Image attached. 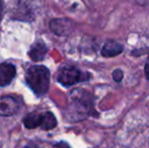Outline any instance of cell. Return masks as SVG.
<instances>
[{
  "instance_id": "9",
  "label": "cell",
  "mask_w": 149,
  "mask_h": 148,
  "mask_svg": "<svg viewBox=\"0 0 149 148\" xmlns=\"http://www.w3.org/2000/svg\"><path fill=\"white\" fill-rule=\"evenodd\" d=\"M57 126V120L55 116L51 112H46L42 114V123H41V129L43 130H51Z\"/></svg>"
},
{
  "instance_id": "10",
  "label": "cell",
  "mask_w": 149,
  "mask_h": 148,
  "mask_svg": "<svg viewBox=\"0 0 149 148\" xmlns=\"http://www.w3.org/2000/svg\"><path fill=\"white\" fill-rule=\"evenodd\" d=\"M42 114L40 113H31L24 119V124L28 129H35L41 126Z\"/></svg>"
},
{
  "instance_id": "13",
  "label": "cell",
  "mask_w": 149,
  "mask_h": 148,
  "mask_svg": "<svg viewBox=\"0 0 149 148\" xmlns=\"http://www.w3.org/2000/svg\"><path fill=\"white\" fill-rule=\"evenodd\" d=\"M144 73H145V77L147 80H149V62L146 63L145 67H144Z\"/></svg>"
},
{
  "instance_id": "1",
  "label": "cell",
  "mask_w": 149,
  "mask_h": 148,
  "mask_svg": "<svg viewBox=\"0 0 149 148\" xmlns=\"http://www.w3.org/2000/svg\"><path fill=\"white\" fill-rule=\"evenodd\" d=\"M26 80L37 95H44L49 89L50 71L45 66H31L26 74Z\"/></svg>"
},
{
  "instance_id": "4",
  "label": "cell",
  "mask_w": 149,
  "mask_h": 148,
  "mask_svg": "<svg viewBox=\"0 0 149 148\" xmlns=\"http://www.w3.org/2000/svg\"><path fill=\"white\" fill-rule=\"evenodd\" d=\"M72 99L77 106V109L79 111H83L87 114H91L92 112V101L90 99V94L88 92L82 91L81 89H76V91H73Z\"/></svg>"
},
{
  "instance_id": "15",
  "label": "cell",
  "mask_w": 149,
  "mask_h": 148,
  "mask_svg": "<svg viewBox=\"0 0 149 148\" xmlns=\"http://www.w3.org/2000/svg\"><path fill=\"white\" fill-rule=\"evenodd\" d=\"M2 14H3V4H2V1L0 0V22H1Z\"/></svg>"
},
{
  "instance_id": "8",
  "label": "cell",
  "mask_w": 149,
  "mask_h": 148,
  "mask_svg": "<svg viewBox=\"0 0 149 148\" xmlns=\"http://www.w3.org/2000/svg\"><path fill=\"white\" fill-rule=\"evenodd\" d=\"M47 47L43 43H37L31 49L30 56L33 61H42L47 54Z\"/></svg>"
},
{
  "instance_id": "12",
  "label": "cell",
  "mask_w": 149,
  "mask_h": 148,
  "mask_svg": "<svg viewBox=\"0 0 149 148\" xmlns=\"http://www.w3.org/2000/svg\"><path fill=\"white\" fill-rule=\"evenodd\" d=\"M54 148H70V146L66 142H59L57 144H55Z\"/></svg>"
},
{
  "instance_id": "11",
  "label": "cell",
  "mask_w": 149,
  "mask_h": 148,
  "mask_svg": "<svg viewBox=\"0 0 149 148\" xmlns=\"http://www.w3.org/2000/svg\"><path fill=\"white\" fill-rule=\"evenodd\" d=\"M124 78V72L122 71V69H116L113 71V79L116 82H121Z\"/></svg>"
},
{
  "instance_id": "7",
  "label": "cell",
  "mask_w": 149,
  "mask_h": 148,
  "mask_svg": "<svg viewBox=\"0 0 149 148\" xmlns=\"http://www.w3.org/2000/svg\"><path fill=\"white\" fill-rule=\"evenodd\" d=\"M15 66L9 63H4L0 65V86H6L10 84L15 77Z\"/></svg>"
},
{
  "instance_id": "2",
  "label": "cell",
  "mask_w": 149,
  "mask_h": 148,
  "mask_svg": "<svg viewBox=\"0 0 149 148\" xmlns=\"http://www.w3.org/2000/svg\"><path fill=\"white\" fill-rule=\"evenodd\" d=\"M89 78V73H83L74 66H64L59 70L58 73V81L65 87L72 86L78 82L86 81Z\"/></svg>"
},
{
  "instance_id": "14",
  "label": "cell",
  "mask_w": 149,
  "mask_h": 148,
  "mask_svg": "<svg viewBox=\"0 0 149 148\" xmlns=\"http://www.w3.org/2000/svg\"><path fill=\"white\" fill-rule=\"evenodd\" d=\"M24 148H41L38 144H35V143H31V144L26 145Z\"/></svg>"
},
{
  "instance_id": "5",
  "label": "cell",
  "mask_w": 149,
  "mask_h": 148,
  "mask_svg": "<svg viewBox=\"0 0 149 148\" xmlns=\"http://www.w3.org/2000/svg\"><path fill=\"white\" fill-rule=\"evenodd\" d=\"M50 28L58 36H65L72 31L73 24L71 20L67 18H58L50 22Z\"/></svg>"
},
{
  "instance_id": "6",
  "label": "cell",
  "mask_w": 149,
  "mask_h": 148,
  "mask_svg": "<svg viewBox=\"0 0 149 148\" xmlns=\"http://www.w3.org/2000/svg\"><path fill=\"white\" fill-rule=\"evenodd\" d=\"M123 51H124V46L121 43L110 40V41H107L104 43V45L102 46L100 54H102V57L112 58V57L119 56L120 54L123 53Z\"/></svg>"
},
{
  "instance_id": "3",
  "label": "cell",
  "mask_w": 149,
  "mask_h": 148,
  "mask_svg": "<svg viewBox=\"0 0 149 148\" xmlns=\"http://www.w3.org/2000/svg\"><path fill=\"white\" fill-rule=\"evenodd\" d=\"M20 109V101L12 95L0 97V116H12Z\"/></svg>"
}]
</instances>
